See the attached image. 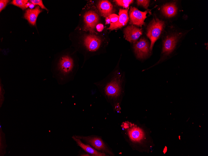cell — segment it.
I'll use <instances>...</instances> for the list:
<instances>
[{
  "mask_svg": "<svg viewBox=\"0 0 208 156\" xmlns=\"http://www.w3.org/2000/svg\"><path fill=\"white\" fill-rule=\"evenodd\" d=\"M42 12L39 6L36 7L34 8L27 9L24 14V18L28 22L33 26H35L37 19L38 15Z\"/></svg>",
  "mask_w": 208,
  "mask_h": 156,
  "instance_id": "5bb4252c",
  "label": "cell"
},
{
  "mask_svg": "<svg viewBox=\"0 0 208 156\" xmlns=\"http://www.w3.org/2000/svg\"><path fill=\"white\" fill-rule=\"evenodd\" d=\"M73 48L61 53L56 58L51 71L58 83L64 85L73 81L79 69V59Z\"/></svg>",
  "mask_w": 208,
  "mask_h": 156,
  "instance_id": "6da1fadb",
  "label": "cell"
},
{
  "mask_svg": "<svg viewBox=\"0 0 208 156\" xmlns=\"http://www.w3.org/2000/svg\"><path fill=\"white\" fill-rule=\"evenodd\" d=\"M73 139L76 142L78 146L81 147L83 150L92 156H105L106 154L103 152L98 151L89 144L83 143L80 139L76 137L75 136L72 137Z\"/></svg>",
  "mask_w": 208,
  "mask_h": 156,
  "instance_id": "4fadbf2b",
  "label": "cell"
},
{
  "mask_svg": "<svg viewBox=\"0 0 208 156\" xmlns=\"http://www.w3.org/2000/svg\"><path fill=\"white\" fill-rule=\"evenodd\" d=\"M106 23L107 24H109L111 23L110 21L109 18L108 17H106Z\"/></svg>",
  "mask_w": 208,
  "mask_h": 156,
  "instance_id": "cb8c5ba5",
  "label": "cell"
},
{
  "mask_svg": "<svg viewBox=\"0 0 208 156\" xmlns=\"http://www.w3.org/2000/svg\"><path fill=\"white\" fill-rule=\"evenodd\" d=\"M149 2V0H137L136 1L138 5L142 6L146 9L148 8Z\"/></svg>",
  "mask_w": 208,
  "mask_h": 156,
  "instance_id": "ffe728a7",
  "label": "cell"
},
{
  "mask_svg": "<svg viewBox=\"0 0 208 156\" xmlns=\"http://www.w3.org/2000/svg\"><path fill=\"white\" fill-rule=\"evenodd\" d=\"M77 37L73 40L72 46L82 54L84 58L82 67L90 57L97 53L101 49L102 40L100 38L88 31L77 28Z\"/></svg>",
  "mask_w": 208,
  "mask_h": 156,
  "instance_id": "3957f363",
  "label": "cell"
},
{
  "mask_svg": "<svg viewBox=\"0 0 208 156\" xmlns=\"http://www.w3.org/2000/svg\"><path fill=\"white\" fill-rule=\"evenodd\" d=\"M28 0H13L11 4L17 6L23 10L29 7L31 3H29Z\"/></svg>",
  "mask_w": 208,
  "mask_h": 156,
  "instance_id": "e0dca14e",
  "label": "cell"
},
{
  "mask_svg": "<svg viewBox=\"0 0 208 156\" xmlns=\"http://www.w3.org/2000/svg\"><path fill=\"white\" fill-rule=\"evenodd\" d=\"M150 46L148 40L144 38H141L135 43L134 52L137 58L143 59L147 57L150 53Z\"/></svg>",
  "mask_w": 208,
  "mask_h": 156,
  "instance_id": "ba28073f",
  "label": "cell"
},
{
  "mask_svg": "<svg viewBox=\"0 0 208 156\" xmlns=\"http://www.w3.org/2000/svg\"><path fill=\"white\" fill-rule=\"evenodd\" d=\"M97 7L101 15L105 17L111 14L113 6L111 3L108 0H101L98 2Z\"/></svg>",
  "mask_w": 208,
  "mask_h": 156,
  "instance_id": "9a60e30c",
  "label": "cell"
},
{
  "mask_svg": "<svg viewBox=\"0 0 208 156\" xmlns=\"http://www.w3.org/2000/svg\"><path fill=\"white\" fill-rule=\"evenodd\" d=\"M133 1L132 0H116L114 1L118 6L126 8H128L130 5L132 3Z\"/></svg>",
  "mask_w": 208,
  "mask_h": 156,
  "instance_id": "ac0fdd59",
  "label": "cell"
},
{
  "mask_svg": "<svg viewBox=\"0 0 208 156\" xmlns=\"http://www.w3.org/2000/svg\"><path fill=\"white\" fill-rule=\"evenodd\" d=\"M125 76L117 70L113 71L102 80L95 83L103 95L114 107L117 106L121 95Z\"/></svg>",
  "mask_w": 208,
  "mask_h": 156,
  "instance_id": "7a4b0ae2",
  "label": "cell"
},
{
  "mask_svg": "<svg viewBox=\"0 0 208 156\" xmlns=\"http://www.w3.org/2000/svg\"><path fill=\"white\" fill-rule=\"evenodd\" d=\"M81 14V23L77 28L95 32V29L99 21L98 15L94 10L87 8L86 6Z\"/></svg>",
  "mask_w": 208,
  "mask_h": 156,
  "instance_id": "277c9868",
  "label": "cell"
},
{
  "mask_svg": "<svg viewBox=\"0 0 208 156\" xmlns=\"http://www.w3.org/2000/svg\"><path fill=\"white\" fill-rule=\"evenodd\" d=\"M164 22L157 18H153L147 29L146 35L150 40V50L152 51L156 41L158 39L163 30Z\"/></svg>",
  "mask_w": 208,
  "mask_h": 156,
  "instance_id": "5b68a950",
  "label": "cell"
},
{
  "mask_svg": "<svg viewBox=\"0 0 208 156\" xmlns=\"http://www.w3.org/2000/svg\"><path fill=\"white\" fill-rule=\"evenodd\" d=\"M9 1L8 0H0V12L4 9L7 5V3Z\"/></svg>",
  "mask_w": 208,
  "mask_h": 156,
  "instance_id": "7402d4cb",
  "label": "cell"
},
{
  "mask_svg": "<svg viewBox=\"0 0 208 156\" xmlns=\"http://www.w3.org/2000/svg\"><path fill=\"white\" fill-rule=\"evenodd\" d=\"M161 11L163 15L166 17H172L177 13V5L174 2L167 3L164 4L162 7Z\"/></svg>",
  "mask_w": 208,
  "mask_h": 156,
  "instance_id": "2e32d148",
  "label": "cell"
},
{
  "mask_svg": "<svg viewBox=\"0 0 208 156\" xmlns=\"http://www.w3.org/2000/svg\"><path fill=\"white\" fill-rule=\"evenodd\" d=\"M128 12V9H120L118 21L116 22L111 23L107 29L113 30L121 28L125 25L129 20Z\"/></svg>",
  "mask_w": 208,
  "mask_h": 156,
  "instance_id": "8fae6325",
  "label": "cell"
},
{
  "mask_svg": "<svg viewBox=\"0 0 208 156\" xmlns=\"http://www.w3.org/2000/svg\"><path fill=\"white\" fill-rule=\"evenodd\" d=\"M127 133L130 139L134 142H140L145 137L143 130L136 125L133 126L128 129Z\"/></svg>",
  "mask_w": 208,
  "mask_h": 156,
  "instance_id": "7c38bea8",
  "label": "cell"
},
{
  "mask_svg": "<svg viewBox=\"0 0 208 156\" xmlns=\"http://www.w3.org/2000/svg\"><path fill=\"white\" fill-rule=\"evenodd\" d=\"M31 3L34 5H38L42 9L46 10L48 11V10L45 6L41 0H30L29 1Z\"/></svg>",
  "mask_w": 208,
  "mask_h": 156,
  "instance_id": "d6986e66",
  "label": "cell"
},
{
  "mask_svg": "<svg viewBox=\"0 0 208 156\" xmlns=\"http://www.w3.org/2000/svg\"><path fill=\"white\" fill-rule=\"evenodd\" d=\"M76 137L80 139L90 145L98 151H102L110 155H113L105 144L101 138L94 136H85L76 135Z\"/></svg>",
  "mask_w": 208,
  "mask_h": 156,
  "instance_id": "52a82bcc",
  "label": "cell"
},
{
  "mask_svg": "<svg viewBox=\"0 0 208 156\" xmlns=\"http://www.w3.org/2000/svg\"><path fill=\"white\" fill-rule=\"evenodd\" d=\"M97 30L98 32H101L104 28L103 25L101 23H98L96 26Z\"/></svg>",
  "mask_w": 208,
  "mask_h": 156,
  "instance_id": "603a6c76",
  "label": "cell"
},
{
  "mask_svg": "<svg viewBox=\"0 0 208 156\" xmlns=\"http://www.w3.org/2000/svg\"><path fill=\"white\" fill-rule=\"evenodd\" d=\"M125 39L130 43H135L142 35L141 30L133 25L128 26L124 31Z\"/></svg>",
  "mask_w": 208,
  "mask_h": 156,
  "instance_id": "30bf717a",
  "label": "cell"
},
{
  "mask_svg": "<svg viewBox=\"0 0 208 156\" xmlns=\"http://www.w3.org/2000/svg\"><path fill=\"white\" fill-rule=\"evenodd\" d=\"M148 13L147 11L142 12L135 7H131L129 12L130 23L138 26H141L145 23L144 21L147 17Z\"/></svg>",
  "mask_w": 208,
  "mask_h": 156,
  "instance_id": "9c48e42d",
  "label": "cell"
},
{
  "mask_svg": "<svg viewBox=\"0 0 208 156\" xmlns=\"http://www.w3.org/2000/svg\"><path fill=\"white\" fill-rule=\"evenodd\" d=\"M111 23L116 22L118 20L119 16L115 14H111L108 16Z\"/></svg>",
  "mask_w": 208,
  "mask_h": 156,
  "instance_id": "44dd1931",
  "label": "cell"
},
{
  "mask_svg": "<svg viewBox=\"0 0 208 156\" xmlns=\"http://www.w3.org/2000/svg\"><path fill=\"white\" fill-rule=\"evenodd\" d=\"M182 35L181 32H175L166 35L163 41L162 53L163 56L167 57L173 52Z\"/></svg>",
  "mask_w": 208,
  "mask_h": 156,
  "instance_id": "8992f818",
  "label": "cell"
}]
</instances>
